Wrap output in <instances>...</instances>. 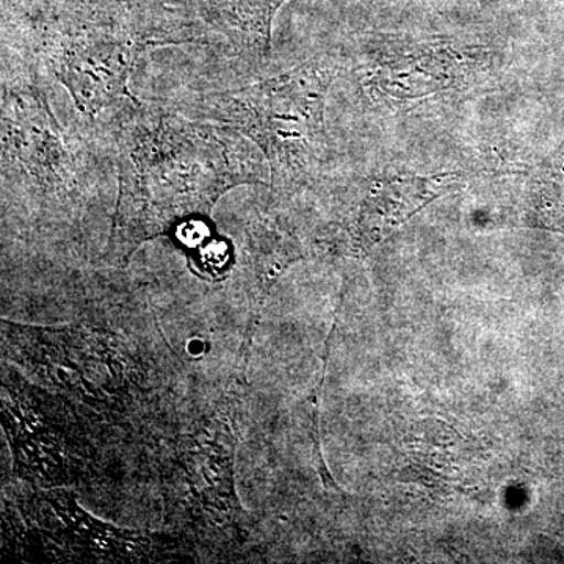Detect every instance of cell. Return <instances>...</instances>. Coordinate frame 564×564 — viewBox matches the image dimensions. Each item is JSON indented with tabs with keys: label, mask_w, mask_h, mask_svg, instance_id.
<instances>
[{
	"label": "cell",
	"mask_w": 564,
	"mask_h": 564,
	"mask_svg": "<svg viewBox=\"0 0 564 564\" xmlns=\"http://www.w3.org/2000/svg\"><path fill=\"white\" fill-rule=\"evenodd\" d=\"M88 126L117 172L118 243L209 217L232 188L263 184L250 141L170 104L135 98Z\"/></svg>",
	"instance_id": "cell-1"
},
{
	"label": "cell",
	"mask_w": 564,
	"mask_h": 564,
	"mask_svg": "<svg viewBox=\"0 0 564 564\" xmlns=\"http://www.w3.org/2000/svg\"><path fill=\"white\" fill-rule=\"evenodd\" d=\"M202 25L207 43L218 44L245 65L272 54L273 22L289 0H176Z\"/></svg>",
	"instance_id": "cell-5"
},
{
	"label": "cell",
	"mask_w": 564,
	"mask_h": 564,
	"mask_svg": "<svg viewBox=\"0 0 564 564\" xmlns=\"http://www.w3.org/2000/svg\"><path fill=\"white\" fill-rule=\"evenodd\" d=\"M2 40L57 80L88 124L137 98L129 82L144 52L209 44L176 0H2Z\"/></svg>",
	"instance_id": "cell-2"
},
{
	"label": "cell",
	"mask_w": 564,
	"mask_h": 564,
	"mask_svg": "<svg viewBox=\"0 0 564 564\" xmlns=\"http://www.w3.org/2000/svg\"><path fill=\"white\" fill-rule=\"evenodd\" d=\"M2 191L39 206H65L102 176L101 144L63 128L46 76L20 52L2 46Z\"/></svg>",
	"instance_id": "cell-4"
},
{
	"label": "cell",
	"mask_w": 564,
	"mask_h": 564,
	"mask_svg": "<svg viewBox=\"0 0 564 564\" xmlns=\"http://www.w3.org/2000/svg\"><path fill=\"white\" fill-rule=\"evenodd\" d=\"M333 74L310 62L234 87L188 91L169 102L250 141L270 169L273 185L310 180L325 161V98Z\"/></svg>",
	"instance_id": "cell-3"
}]
</instances>
